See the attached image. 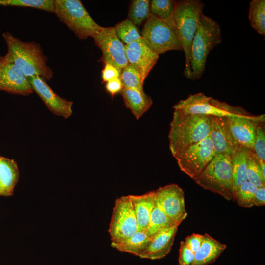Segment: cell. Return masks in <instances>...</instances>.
Listing matches in <instances>:
<instances>
[{
  "instance_id": "cell-22",
  "label": "cell",
  "mask_w": 265,
  "mask_h": 265,
  "mask_svg": "<svg viewBox=\"0 0 265 265\" xmlns=\"http://www.w3.org/2000/svg\"><path fill=\"white\" fill-rule=\"evenodd\" d=\"M125 106L136 119L140 118L150 108L153 101L144 91L123 88L121 92Z\"/></svg>"
},
{
  "instance_id": "cell-10",
  "label": "cell",
  "mask_w": 265,
  "mask_h": 265,
  "mask_svg": "<svg viewBox=\"0 0 265 265\" xmlns=\"http://www.w3.org/2000/svg\"><path fill=\"white\" fill-rule=\"evenodd\" d=\"M215 155L212 143L209 136L190 145L174 157L180 170L194 180Z\"/></svg>"
},
{
  "instance_id": "cell-16",
  "label": "cell",
  "mask_w": 265,
  "mask_h": 265,
  "mask_svg": "<svg viewBox=\"0 0 265 265\" xmlns=\"http://www.w3.org/2000/svg\"><path fill=\"white\" fill-rule=\"evenodd\" d=\"M209 137L216 154L232 155L239 147L231 132L227 117L210 116Z\"/></svg>"
},
{
  "instance_id": "cell-29",
  "label": "cell",
  "mask_w": 265,
  "mask_h": 265,
  "mask_svg": "<svg viewBox=\"0 0 265 265\" xmlns=\"http://www.w3.org/2000/svg\"><path fill=\"white\" fill-rule=\"evenodd\" d=\"M257 188L247 181L234 190L233 200L241 207L251 208L254 206V198Z\"/></svg>"
},
{
  "instance_id": "cell-8",
  "label": "cell",
  "mask_w": 265,
  "mask_h": 265,
  "mask_svg": "<svg viewBox=\"0 0 265 265\" xmlns=\"http://www.w3.org/2000/svg\"><path fill=\"white\" fill-rule=\"evenodd\" d=\"M173 108L184 113L218 117H248L252 115L239 106H234L200 92L179 101Z\"/></svg>"
},
{
  "instance_id": "cell-13",
  "label": "cell",
  "mask_w": 265,
  "mask_h": 265,
  "mask_svg": "<svg viewBox=\"0 0 265 265\" xmlns=\"http://www.w3.org/2000/svg\"><path fill=\"white\" fill-rule=\"evenodd\" d=\"M33 90L44 102L48 108L53 113L65 118L72 113L73 101H68L56 94L46 81L38 76L27 78Z\"/></svg>"
},
{
  "instance_id": "cell-5",
  "label": "cell",
  "mask_w": 265,
  "mask_h": 265,
  "mask_svg": "<svg viewBox=\"0 0 265 265\" xmlns=\"http://www.w3.org/2000/svg\"><path fill=\"white\" fill-rule=\"evenodd\" d=\"M193 180L206 190L228 201L233 200L234 185L231 155L216 154Z\"/></svg>"
},
{
  "instance_id": "cell-26",
  "label": "cell",
  "mask_w": 265,
  "mask_h": 265,
  "mask_svg": "<svg viewBox=\"0 0 265 265\" xmlns=\"http://www.w3.org/2000/svg\"><path fill=\"white\" fill-rule=\"evenodd\" d=\"M249 20L251 26L259 34H265V0H252L250 2Z\"/></svg>"
},
{
  "instance_id": "cell-9",
  "label": "cell",
  "mask_w": 265,
  "mask_h": 265,
  "mask_svg": "<svg viewBox=\"0 0 265 265\" xmlns=\"http://www.w3.org/2000/svg\"><path fill=\"white\" fill-rule=\"evenodd\" d=\"M138 230L137 222L130 196H122L116 199L108 229L111 244L123 241Z\"/></svg>"
},
{
  "instance_id": "cell-24",
  "label": "cell",
  "mask_w": 265,
  "mask_h": 265,
  "mask_svg": "<svg viewBox=\"0 0 265 265\" xmlns=\"http://www.w3.org/2000/svg\"><path fill=\"white\" fill-rule=\"evenodd\" d=\"M247 149L239 147L231 155L234 191L238 186L247 181Z\"/></svg>"
},
{
  "instance_id": "cell-17",
  "label": "cell",
  "mask_w": 265,
  "mask_h": 265,
  "mask_svg": "<svg viewBox=\"0 0 265 265\" xmlns=\"http://www.w3.org/2000/svg\"><path fill=\"white\" fill-rule=\"evenodd\" d=\"M0 90L25 96L33 92L27 78L13 64L4 59L0 69Z\"/></svg>"
},
{
  "instance_id": "cell-39",
  "label": "cell",
  "mask_w": 265,
  "mask_h": 265,
  "mask_svg": "<svg viewBox=\"0 0 265 265\" xmlns=\"http://www.w3.org/2000/svg\"><path fill=\"white\" fill-rule=\"evenodd\" d=\"M265 204V186L258 187L254 198V206H261Z\"/></svg>"
},
{
  "instance_id": "cell-23",
  "label": "cell",
  "mask_w": 265,
  "mask_h": 265,
  "mask_svg": "<svg viewBox=\"0 0 265 265\" xmlns=\"http://www.w3.org/2000/svg\"><path fill=\"white\" fill-rule=\"evenodd\" d=\"M151 238L146 231L138 230L132 236L123 241L111 244V246L120 252H127L140 256L147 249Z\"/></svg>"
},
{
  "instance_id": "cell-25",
  "label": "cell",
  "mask_w": 265,
  "mask_h": 265,
  "mask_svg": "<svg viewBox=\"0 0 265 265\" xmlns=\"http://www.w3.org/2000/svg\"><path fill=\"white\" fill-rule=\"evenodd\" d=\"M178 226L156 203L150 217L147 233L152 238L160 232Z\"/></svg>"
},
{
  "instance_id": "cell-14",
  "label": "cell",
  "mask_w": 265,
  "mask_h": 265,
  "mask_svg": "<svg viewBox=\"0 0 265 265\" xmlns=\"http://www.w3.org/2000/svg\"><path fill=\"white\" fill-rule=\"evenodd\" d=\"M227 118L231 132L238 146L253 150L257 127L259 123L264 122L265 115Z\"/></svg>"
},
{
  "instance_id": "cell-1",
  "label": "cell",
  "mask_w": 265,
  "mask_h": 265,
  "mask_svg": "<svg viewBox=\"0 0 265 265\" xmlns=\"http://www.w3.org/2000/svg\"><path fill=\"white\" fill-rule=\"evenodd\" d=\"M7 46L4 60L13 64L26 78L38 76L46 81L53 77V72L47 64V58L40 44L32 41L25 42L10 32L2 34Z\"/></svg>"
},
{
  "instance_id": "cell-15",
  "label": "cell",
  "mask_w": 265,
  "mask_h": 265,
  "mask_svg": "<svg viewBox=\"0 0 265 265\" xmlns=\"http://www.w3.org/2000/svg\"><path fill=\"white\" fill-rule=\"evenodd\" d=\"M125 49L128 65L134 68L144 81L159 55L147 46L142 38L125 45Z\"/></svg>"
},
{
  "instance_id": "cell-20",
  "label": "cell",
  "mask_w": 265,
  "mask_h": 265,
  "mask_svg": "<svg viewBox=\"0 0 265 265\" xmlns=\"http://www.w3.org/2000/svg\"><path fill=\"white\" fill-rule=\"evenodd\" d=\"M19 172L16 161L0 155V196L13 195Z\"/></svg>"
},
{
  "instance_id": "cell-6",
  "label": "cell",
  "mask_w": 265,
  "mask_h": 265,
  "mask_svg": "<svg viewBox=\"0 0 265 265\" xmlns=\"http://www.w3.org/2000/svg\"><path fill=\"white\" fill-rule=\"evenodd\" d=\"M54 13L80 39L93 38L103 28L92 19L80 0H55Z\"/></svg>"
},
{
  "instance_id": "cell-4",
  "label": "cell",
  "mask_w": 265,
  "mask_h": 265,
  "mask_svg": "<svg viewBox=\"0 0 265 265\" xmlns=\"http://www.w3.org/2000/svg\"><path fill=\"white\" fill-rule=\"evenodd\" d=\"M204 3L198 0L176 1L173 18L185 55L184 74L190 80V49Z\"/></svg>"
},
{
  "instance_id": "cell-33",
  "label": "cell",
  "mask_w": 265,
  "mask_h": 265,
  "mask_svg": "<svg viewBox=\"0 0 265 265\" xmlns=\"http://www.w3.org/2000/svg\"><path fill=\"white\" fill-rule=\"evenodd\" d=\"M176 1L172 0H152L150 2V13L164 20H173Z\"/></svg>"
},
{
  "instance_id": "cell-7",
  "label": "cell",
  "mask_w": 265,
  "mask_h": 265,
  "mask_svg": "<svg viewBox=\"0 0 265 265\" xmlns=\"http://www.w3.org/2000/svg\"><path fill=\"white\" fill-rule=\"evenodd\" d=\"M141 35L147 46L158 55L170 50H183L174 20L161 19L150 13Z\"/></svg>"
},
{
  "instance_id": "cell-30",
  "label": "cell",
  "mask_w": 265,
  "mask_h": 265,
  "mask_svg": "<svg viewBox=\"0 0 265 265\" xmlns=\"http://www.w3.org/2000/svg\"><path fill=\"white\" fill-rule=\"evenodd\" d=\"M119 79L123 88L144 91V80L139 73L132 66L128 65L121 70Z\"/></svg>"
},
{
  "instance_id": "cell-18",
  "label": "cell",
  "mask_w": 265,
  "mask_h": 265,
  "mask_svg": "<svg viewBox=\"0 0 265 265\" xmlns=\"http://www.w3.org/2000/svg\"><path fill=\"white\" fill-rule=\"evenodd\" d=\"M178 227L165 229L152 237L147 249L139 257L151 260L165 257L172 249Z\"/></svg>"
},
{
  "instance_id": "cell-12",
  "label": "cell",
  "mask_w": 265,
  "mask_h": 265,
  "mask_svg": "<svg viewBox=\"0 0 265 265\" xmlns=\"http://www.w3.org/2000/svg\"><path fill=\"white\" fill-rule=\"evenodd\" d=\"M157 204L177 225L187 217L185 194L176 184H171L155 191Z\"/></svg>"
},
{
  "instance_id": "cell-11",
  "label": "cell",
  "mask_w": 265,
  "mask_h": 265,
  "mask_svg": "<svg viewBox=\"0 0 265 265\" xmlns=\"http://www.w3.org/2000/svg\"><path fill=\"white\" fill-rule=\"evenodd\" d=\"M93 38L102 52L105 63H110L120 71L128 65L125 45L117 36L114 27H103Z\"/></svg>"
},
{
  "instance_id": "cell-41",
  "label": "cell",
  "mask_w": 265,
  "mask_h": 265,
  "mask_svg": "<svg viewBox=\"0 0 265 265\" xmlns=\"http://www.w3.org/2000/svg\"><path fill=\"white\" fill-rule=\"evenodd\" d=\"M4 61L3 56H0V69Z\"/></svg>"
},
{
  "instance_id": "cell-3",
  "label": "cell",
  "mask_w": 265,
  "mask_h": 265,
  "mask_svg": "<svg viewBox=\"0 0 265 265\" xmlns=\"http://www.w3.org/2000/svg\"><path fill=\"white\" fill-rule=\"evenodd\" d=\"M221 41L220 25L202 13L191 46L190 80H197L202 77L210 51Z\"/></svg>"
},
{
  "instance_id": "cell-21",
  "label": "cell",
  "mask_w": 265,
  "mask_h": 265,
  "mask_svg": "<svg viewBox=\"0 0 265 265\" xmlns=\"http://www.w3.org/2000/svg\"><path fill=\"white\" fill-rule=\"evenodd\" d=\"M226 248V245L215 239L209 234H204L202 245L195 253L193 265H208L213 263Z\"/></svg>"
},
{
  "instance_id": "cell-35",
  "label": "cell",
  "mask_w": 265,
  "mask_h": 265,
  "mask_svg": "<svg viewBox=\"0 0 265 265\" xmlns=\"http://www.w3.org/2000/svg\"><path fill=\"white\" fill-rule=\"evenodd\" d=\"M195 259V253L185 243L184 241L180 242L179 265H193Z\"/></svg>"
},
{
  "instance_id": "cell-2",
  "label": "cell",
  "mask_w": 265,
  "mask_h": 265,
  "mask_svg": "<svg viewBox=\"0 0 265 265\" xmlns=\"http://www.w3.org/2000/svg\"><path fill=\"white\" fill-rule=\"evenodd\" d=\"M210 116L174 110L168 134L169 148L173 157L188 147L208 137Z\"/></svg>"
},
{
  "instance_id": "cell-19",
  "label": "cell",
  "mask_w": 265,
  "mask_h": 265,
  "mask_svg": "<svg viewBox=\"0 0 265 265\" xmlns=\"http://www.w3.org/2000/svg\"><path fill=\"white\" fill-rule=\"evenodd\" d=\"M129 196L133 207L138 230L147 231L151 212L157 203L155 191L140 195Z\"/></svg>"
},
{
  "instance_id": "cell-32",
  "label": "cell",
  "mask_w": 265,
  "mask_h": 265,
  "mask_svg": "<svg viewBox=\"0 0 265 265\" xmlns=\"http://www.w3.org/2000/svg\"><path fill=\"white\" fill-rule=\"evenodd\" d=\"M0 5L28 7L54 13L55 0H0Z\"/></svg>"
},
{
  "instance_id": "cell-36",
  "label": "cell",
  "mask_w": 265,
  "mask_h": 265,
  "mask_svg": "<svg viewBox=\"0 0 265 265\" xmlns=\"http://www.w3.org/2000/svg\"><path fill=\"white\" fill-rule=\"evenodd\" d=\"M121 71L113 65L106 63L102 71V78L103 82H108L118 78L120 77Z\"/></svg>"
},
{
  "instance_id": "cell-34",
  "label": "cell",
  "mask_w": 265,
  "mask_h": 265,
  "mask_svg": "<svg viewBox=\"0 0 265 265\" xmlns=\"http://www.w3.org/2000/svg\"><path fill=\"white\" fill-rule=\"evenodd\" d=\"M263 124L259 123L257 127L253 151L259 159L265 161V133Z\"/></svg>"
},
{
  "instance_id": "cell-38",
  "label": "cell",
  "mask_w": 265,
  "mask_h": 265,
  "mask_svg": "<svg viewBox=\"0 0 265 265\" xmlns=\"http://www.w3.org/2000/svg\"><path fill=\"white\" fill-rule=\"evenodd\" d=\"M106 88L107 91L113 96L116 94L121 92L123 88L119 78L109 81L106 83Z\"/></svg>"
},
{
  "instance_id": "cell-37",
  "label": "cell",
  "mask_w": 265,
  "mask_h": 265,
  "mask_svg": "<svg viewBox=\"0 0 265 265\" xmlns=\"http://www.w3.org/2000/svg\"><path fill=\"white\" fill-rule=\"evenodd\" d=\"M203 239L204 235L193 233L187 236L184 241L186 245L195 253L200 248Z\"/></svg>"
},
{
  "instance_id": "cell-27",
  "label": "cell",
  "mask_w": 265,
  "mask_h": 265,
  "mask_svg": "<svg viewBox=\"0 0 265 265\" xmlns=\"http://www.w3.org/2000/svg\"><path fill=\"white\" fill-rule=\"evenodd\" d=\"M246 163L247 181L257 187L265 186V177L262 173L258 159L252 150L247 149Z\"/></svg>"
},
{
  "instance_id": "cell-31",
  "label": "cell",
  "mask_w": 265,
  "mask_h": 265,
  "mask_svg": "<svg viewBox=\"0 0 265 265\" xmlns=\"http://www.w3.org/2000/svg\"><path fill=\"white\" fill-rule=\"evenodd\" d=\"M150 1L148 0H134L128 13V19L136 26L147 20L150 14Z\"/></svg>"
},
{
  "instance_id": "cell-28",
  "label": "cell",
  "mask_w": 265,
  "mask_h": 265,
  "mask_svg": "<svg viewBox=\"0 0 265 265\" xmlns=\"http://www.w3.org/2000/svg\"><path fill=\"white\" fill-rule=\"evenodd\" d=\"M114 28L117 36L125 45L142 38L137 26L128 19L118 23Z\"/></svg>"
},
{
  "instance_id": "cell-40",
  "label": "cell",
  "mask_w": 265,
  "mask_h": 265,
  "mask_svg": "<svg viewBox=\"0 0 265 265\" xmlns=\"http://www.w3.org/2000/svg\"><path fill=\"white\" fill-rule=\"evenodd\" d=\"M258 160L263 175L265 177V161L259 159Z\"/></svg>"
}]
</instances>
